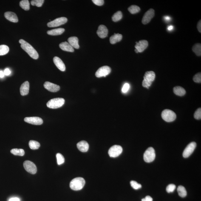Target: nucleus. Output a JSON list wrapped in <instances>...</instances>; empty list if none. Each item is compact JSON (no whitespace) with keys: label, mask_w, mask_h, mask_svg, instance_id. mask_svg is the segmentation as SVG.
<instances>
[{"label":"nucleus","mask_w":201,"mask_h":201,"mask_svg":"<svg viewBox=\"0 0 201 201\" xmlns=\"http://www.w3.org/2000/svg\"><path fill=\"white\" fill-rule=\"evenodd\" d=\"M178 193L179 195L182 197H186L187 195V192L184 187L182 185H180L177 188Z\"/></svg>","instance_id":"cd10ccee"},{"label":"nucleus","mask_w":201,"mask_h":201,"mask_svg":"<svg viewBox=\"0 0 201 201\" xmlns=\"http://www.w3.org/2000/svg\"><path fill=\"white\" fill-rule=\"evenodd\" d=\"M196 147L195 142H192L185 148L183 152V157L185 158L189 157L194 152Z\"/></svg>","instance_id":"9b49d317"},{"label":"nucleus","mask_w":201,"mask_h":201,"mask_svg":"<svg viewBox=\"0 0 201 201\" xmlns=\"http://www.w3.org/2000/svg\"><path fill=\"white\" fill-rule=\"evenodd\" d=\"M4 16L7 20L12 22L16 23L18 22V19L16 15L14 12H7L4 14Z\"/></svg>","instance_id":"f3484780"},{"label":"nucleus","mask_w":201,"mask_h":201,"mask_svg":"<svg viewBox=\"0 0 201 201\" xmlns=\"http://www.w3.org/2000/svg\"><path fill=\"white\" fill-rule=\"evenodd\" d=\"M164 20L166 21H169L171 20V18L169 16H165L164 17Z\"/></svg>","instance_id":"de8ad7c7"},{"label":"nucleus","mask_w":201,"mask_h":201,"mask_svg":"<svg viewBox=\"0 0 201 201\" xmlns=\"http://www.w3.org/2000/svg\"><path fill=\"white\" fill-rule=\"evenodd\" d=\"M111 72V68L108 66H104L100 68L95 73L96 76L97 78L106 77L109 75Z\"/></svg>","instance_id":"9d476101"},{"label":"nucleus","mask_w":201,"mask_h":201,"mask_svg":"<svg viewBox=\"0 0 201 201\" xmlns=\"http://www.w3.org/2000/svg\"><path fill=\"white\" fill-rule=\"evenodd\" d=\"M175 94L179 96H183L186 93V91L183 88L180 86L175 87L173 89Z\"/></svg>","instance_id":"393cba45"},{"label":"nucleus","mask_w":201,"mask_h":201,"mask_svg":"<svg viewBox=\"0 0 201 201\" xmlns=\"http://www.w3.org/2000/svg\"><path fill=\"white\" fill-rule=\"evenodd\" d=\"M123 15L121 11H118L114 14L112 16V21L115 22L120 21L122 19Z\"/></svg>","instance_id":"2f4dec72"},{"label":"nucleus","mask_w":201,"mask_h":201,"mask_svg":"<svg viewBox=\"0 0 201 201\" xmlns=\"http://www.w3.org/2000/svg\"><path fill=\"white\" fill-rule=\"evenodd\" d=\"M92 1L96 5L98 6H102L104 4L103 0H92Z\"/></svg>","instance_id":"a19ab883"},{"label":"nucleus","mask_w":201,"mask_h":201,"mask_svg":"<svg viewBox=\"0 0 201 201\" xmlns=\"http://www.w3.org/2000/svg\"><path fill=\"white\" fill-rule=\"evenodd\" d=\"M122 38L123 36L121 34L114 33L113 35L110 37V41L111 44H115L121 41Z\"/></svg>","instance_id":"5701e85b"},{"label":"nucleus","mask_w":201,"mask_h":201,"mask_svg":"<svg viewBox=\"0 0 201 201\" xmlns=\"http://www.w3.org/2000/svg\"><path fill=\"white\" fill-rule=\"evenodd\" d=\"M10 49L7 45H1L0 46V56H3L6 55L9 52Z\"/></svg>","instance_id":"7c9ffc66"},{"label":"nucleus","mask_w":201,"mask_h":201,"mask_svg":"<svg viewBox=\"0 0 201 201\" xmlns=\"http://www.w3.org/2000/svg\"><path fill=\"white\" fill-rule=\"evenodd\" d=\"M29 145L30 149L32 150L38 149L40 146L39 142L33 140H30L29 142Z\"/></svg>","instance_id":"c85d7f7f"},{"label":"nucleus","mask_w":201,"mask_h":201,"mask_svg":"<svg viewBox=\"0 0 201 201\" xmlns=\"http://www.w3.org/2000/svg\"><path fill=\"white\" fill-rule=\"evenodd\" d=\"M44 1V0H33L31 1V4L32 6H35L37 7H40L42 6Z\"/></svg>","instance_id":"f704fd0d"},{"label":"nucleus","mask_w":201,"mask_h":201,"mask_svg":"<svg viewBox=\"0 0 201 201\" xmlns=\"http://www.w3.org/2000/svg\"><path fill=\"white\" fill-rule=\"evenodd\" d=\"M30 84L28 81L25 82L21 85L20 87V91L21 95L25 96L27 95L29 93Z\"/></svg>","instance_id":"aec40b11"},{"label":"nucleus","mask_w":201,"mask_h":201,"mask_svg":"<svg viewBox=\"0 0 201 201\" xmlns=\"http://www.w3.org/2000/svg\"><path fill=\"white\" fill-rule=\"evenodd\" d=\"M155 78V74L153 71H148L145 73L144 76V80L142 82L143 87L149 89Z\"/></svg>","instance_id":"7ed1b4c3"},{"label":"nucleus","mask_w":201,"mask_h":201,"mask_svg":"<svg viewBox=\"0 0 201 201\" xmlns=\"http://www.w3.org/2000/svg\"><path fill=\"white\" fill-rule=\"evenodd\" d=\"M136 45L135 47L138 51L139 52H143L148 46V42L147 40H141L139 42H136Z\"/></svg>","instance_id":"4468645a"},{"label":"nucleus","mask_w":201,"mask_h":201,"mask_svg":"<svg viewBox=\"0 0 201 201\" xmlns=\"http://www.w3.org/2000/svg\"><path fill=\"white\" fill-rule=\"evenodd\" d=\"M4 75L6 76L10 75L11 74V71L9 68H6L4 71Z\"/></svg>","instance_id":"37998d69"},{"label":"nucleus","mask_w":201,"mask_h":201,"mask_svg":"<svg viewBox=\"0 0 201 201\" xmlns=\"http://www.w3.org/2000/svg\"><path fill=\"white\" fill-rule=\"evenodd\" d=\"M194 118L197 120H200L201 119V109L199 108L195 112L194 114Z\"/></svg>","instance_id":"58836bf2"},{"label":"nucleus","mask_w":201,"mask_h":201,"mask_svg":"<svg viewBox=\"0 0 201 201\" xmlns=\"http://www.w3.org/2000/svg\"><path fill=\"white\" fill-rule=\"evenodd\" d=\"M30 3L28 0H22L20 2V6L22 8L25 10H30Z\"/></svg>","instance_id":"a878e982"},{"label":"nucleus","mask_w":201,"mask_h":201,"mask_svg":"<svg viewBox=\"0 0 201 201\" xmlns=\"http://www.w3.org/2000/svg\"><path fill=\"white\" fill-rule=\"evenodd\" d=\"M193 52L197 56H200L201 55V44L200 43H197L193 46L192 48Z\"/></svg>","instance_id":"bb28decb"},{"label":"nucleus","mask_w":201,"mask_h":201,"mask_svg":"<svg viewBox=\"0 0 201 201\" xmlns=\"http://www.w3.org/2000/svg\"><path fill=\"white\" fill-rule=\"evenodd\" d=\"M130 184L131 186L135 190H138L142 188V185L140 184L137 183L136 181H131Z\"/></svg>","instance_id":"c9c22d12"},{"label":"nucleus","mask_w":201,"mask_h":201,"mask_svg":"<svg viewBox=\"0 0 201 201\" xmlns=\"http://www.w3.org/2000/svg\"><path fill=\"white\" fill-rule=\"evenodd\" d=\"M44 86L45 88L51 92H58L60 89L59 86L49 82H46L44 83Z\"/></svg>","instance_id":"2eb2a0df"},{"label":"nucleus","mask_w":201,"mask_h":201,"mask_svg":"<svg viewBox=\"0 0 201 201\" xmlns=\"http://www.w3.org/2000/svg\"><path fill=\"white\" fill-rule=\"evenodd\" d=\"M140 7H139L138 6L135 5H131L128 8V10L131 14H133L138 13L139 12H140Z\"/></svg>","instance_id":"473e14b6"},{"label":"nucleus","mask_w":201,"mask_h":201,"mask_svg":"<svg viewBox=\"0 0 201 201\" xmlns=\"http://www.w3.org/2000/svg\"><path fill=\"white\" fill-rule=\"evenodd\" d=\"M197 29L199 32L201 33V20L197 24Z\"/></svg>","instance_id":"c03bdc74"},{"label":"nucleus","mask_w":201,"mask_h":201,"mask_svg":"<svg viewBox=\"0 0 201 201\" xmlns=\"http://www.w3.org/2000/svg\"><path fill=\"white\" fill-rule=\"evenodd\" d=\"M56 158L57 162L58 165H61L64 163V157L60 153H58L56 154Z\"/></svg>","instance_id":"72a5a7b5"},{"label":"nucleus","mask_w":201,"mask_h":201,"mask_svg":"<svg viewBox=\"0 0 201 201\" xmlns=\"http://www.w3.org/2000/svg\"><path fill=\"white\" fill-rule=\"evenodd\" d=\"M167 28L168 30L171 31L172 30L173 28V27L172 26H168Z\"/></svg>","instance_id":"09e8293b"},{"label":"nucleus","mask_w":201,"mask_h":201,"mask_svg":"<svg viewBox=\"0 0 201 201\" xmlns=\"http://www.w3.org/2000/svg\"><path fill=\"white\" fill-rule=\"evenodd\" d=\"M193 81L196 83H201V74L198 73L194 76L193 78Z\"/></svg>","instance_id":"4c0bfd02"},{"label":"nucleus","mask_w":201,"mask_h":201,"mask_svg":"<svg viewBox=\"0 0 201 201\" xmlns=\"http://www.w3.org/2000/svg\"><path fill=\"white\" fill-rule=\"evenodd\" d=\"M10 152L15 155L23 156L24 155L25 152L21 149H13L10 151Z\"/></svg>","instance_id":"c756f323"},{"label":"nucleus","mask_w":201,"mask_h":201,"mask_svg":"<svg viewBox=\"0 0 201 201\" xmlns=\"http://www.w3.org/2000/svg\"><path fill=\"white\" fill-rule=\"evenodd\" d=\"M24 121L31 124L40 125L43 123L42 119L39 117H27L24 118Z\"/></svg>","instance_id":"ddd939ff"},{"label":"nucleus","mask_w":201,"mask_h":201,"mask_svg":"<svg viewBox=\"0 0 201 201\" xmlns=\"http://www.w3.org/2000/svg\"><path fill=\"white\" fill-rule=\"evenodd\" d=\"M59 47L62 50L66 52H73L74 51V48L67 42L65 41L60 43Z\"/></svg>","instance_id":"412c9836"},{"label":"nucleus","mask_w":201,"mask_h":201,"mask_svg":"<svg viewBox=\"0 0 201 201\" xmlns=\"http://www.w3.org/2000/svg\"><path fill=\"white\" fill-rule=\"evenodd\" d=\"M142 201H153V199L150 196H146L145 198L142 199Z\"/></svg>","instance_id":"79ce46f5"},{"label":"nucleus","mask_w":201,"mask_h":201,"mask_svg":"<svg viewBox=\"0 0 201 201\" xmlns=\"http://www.w3.org/2000/svg\"><path fill=\"white\" fill-rule=\"evenodd\" d=\"M130 88V85L129 83H126L124 85L122 89V92L124 93H126L129 91Z\"/></svg>","instance_id":"ea45409f"},{"label":"nucleus","mask_w":201,"mask_h":201,"mask_svg":"<svg viewBox=\"0 0 201 201\" xmlns=\"http://www.w3.org/2000/svg\"><path fill=\"white\" fill-rule=\"evenodd\" d=\"M19 43L21 44L22 48L27 52L31 58L34 59H38L39 55L37 51L31 45L22 39L20 40Z\"/></svg>","instance_id":"f257e3e1"},{"label":"nucleus","mask_w":201,"mask_h":201,"mask_svg":"<svg viewBox=\"0 0 201 201\" xmlns=\"http://www.w3.org/2000/svg\"><path fill=\"white\" fill-rule=\"evenodd\" d=\"M161 116L164 120L168 122L174 121L177 117L175 113L169 109H165L162 111Z\"/></svg>","instance_id":"39448f33"},{"label":"nucleus","mask_w":201,"mask_h":201,"mask_svg":"<svg viewBox=\"0 0 201 201\" xmlns=\"http://www.w3.org/2000/svg\"><path fill=\"white\" fill-rule=\"evenodd\" d=\"M68 41L69 44L75 49H79L80 46L78 44V39L77 37H72L68 39Z\"/></svg>","instance_id":"4be33fe9"},{"label":"nucleus","mask_w":201,"mask_h":201,"mask_svg":"<svg viewBox=\"0 0 201 201\" xmlns=\"http://www.w3.org/2000/svg\"><path fill=\"white\" fill-rule=\"evenodd\" d=\"M65 30L63 28H58L52 29L47 31L48 34L51 35H58L62 34L64 32Z\"/></svg>","instance_id":"b1692460"},{"label":"nucleus","mask_w":201,"mask_h":201,"mask_svg":"<svg viewBox=\"0 0 201 201\" xmlns=\"http://www.w3.org/2000/svg\"><path fill=\"white\" fill-rule=\"evenodd\" d=\"M123 152V148L120 145H114L109 149V154L111 157H118Z\"/></svg>","instance_id":"0eeeda50"},{"label":"nucleus","mask_w":201,"mask_h":201,"mask_svg":"<svg viewBox=\"0 0 201 201\" xmlns=\"http://www.w3.org/2000/svg\"><path fill=\"white\" fill-rule=\"evenodd\" d=\"M108 30L106 26L101 25L98 27L97 34L100 38H104L107 36Z\"/></svg>","instance_id":"dca6fc26"},{"label":"nucleus","mask_w":201,"mask_h":201,"mask_svg":"<svg viewBox=\"0 0 201 201\" xmlns=\"http://www.w3.org/2000/svg\"><path fill=\"white\" fill-rule=\"evenodd\" d=\"M85 184H86V181L83 178H75L71 181L70 187L71 189L74 190H80L82 189Z\"/></svg>","instance_id":"f03ea898"},{"label":"nucleus","mask_w":201,"mask_h":201,"mask_svg":"<svg viewBox=\"0 0 201 201\" xmlns=\"http://www.w3.org/2000/svg\"><path fill=\"white\" fill-rule=\"evenodd\" d=\"M176 188V185L174 184H170L166 187V190L168 193H172Z\"/></svg>","instance_id":"e433bc0d"},{"label":"nucleus","mask_w":201,"mask_h":201,"mask_svg":"<svg viewBox=\"0 0 201 201\" xmlns=\"http://www.w3.org/2000/svg\"><path fill=\"white\" fill-rule=\"evenodd\" d=\"M155 157V151L154 148L149 147L145 151L144 154V160L147 163H150L154 160Z\"/></svg>","instance_id":"423d86ee"},{"label":"nucleus","mask_w":201,"mask_h":201,"mask_svg":"<svg viewBox=\"0 0 201 201\" xmlns=\"http://www.w3.org/2000/svg\"><path fill=\"white\" fill-rule=\"evenodd\" d=\"M65 100L61 98L52 99L49 100L47 103L48 107L51 109H56L62 107L64 104Z\"/></svg>","instance_id":"20e7f679"},{"label":"nucleus","mask_w":201,"mask_h":201,"mask_svg":"<svg viewBox=\"0 0 201 201\" xmlns=\"http://www.w3.org/2000/svg\"><path fill=\"white\" fill-rule=\"evenodd\" d=\"M154 15V9H150L145 13L142 20V23L143 24L149 23Z\"/></svg>","instance_id":"f8f14e48"},{"label":"nucleus","mask_w":201,"mask_h":201,"mask_svg":"<svg viewBox=\"0 0 201 201\" xmlns=\"http://www.w3.org/2000/svg\"><path fill=\"white\" fill-rule=\"evenodd\" d=\"M68 21L67 18L64 17L58 18L47 23V25L49 27H58L65 24Z\"/></svg>","instance_id":"1a4fd4ad"},{"label":"nucleus","mask_w":201,"mask_h":201,"mask_svg":"<svg viewBox=\"0 0 201 201\" xmlns=\"http://www.w3.org/2000/svg\"><path fill=\"white\" fill-rule=\"evenodd\" d=\"M77 148L82 152H85L88 150L89 145L87 142L86 141H81L78 142L77 144Z\"/></svg>","instance_id":"6ab92c4d"},{"label":"nucleus","mask_w":201,"mask_h":201,"mask_svg":"<svg viewBox=\"0 0 201 201\" xmlns=\"http://www.w3.org/2000/svg\"><path fill=\"white\" fill-rule=\"evenodd\" d=\"M26 170L32 174H36L37 168L34 164L30 160H26L23 164Z\"/></svg>","instance_id":"6e6552de"},{"label":"nucleus","mask_w":201,"mask_h":201,"mask_svg":"<svg viewBox=\"0 0 201 201\" xmlns=\"http://www.w3.org/2000/svg\"><path fill=\"white\" fill-rule=\"evenodd\" d=\"M9 201H20V199L17 197H14L10 199Z\"/></svg>","instance_id":"a18cd8bd"},{"label":"nucleus","mask_w":201,"mask_h":201,"mask_svg":"<svg viewBox=\"0 0 201 201\" xmlns=\"http://www.w3.org/2000/svg\"><path fill=\"white\" fill-rule=\"evenodd\" d=\"M53 62L55 65L62 71H64L66 70L65 64L62 60L58 57H55L53 58Z\"/></svg>","instance_id":"a211bd4d"},{"label":"nucleus","mask_w":201,"mask_h":201,"mask_svg":"<svg viewBox=\"0 0 201 201\" xmlns=\"http://www.w3.org/2000/svg\"><path fill=\"white\" fill-rule=\"evenodd\" d=\"M4 75H4V72H3V71L0 70V78H4Z\"/></svg>","instance_id":"49530a36"},{"label":"nucleus","mask_w":201,"mask_h":201,"mask_svg":"<svg viewBox=\"0 0 201 201\" xmlns=\"http://www.w3.org/2000/svg\"><path fill=\"white\" fill-rule=\"evenodd\" d=\"M135 52H136V53H138V52H139L138 51H137V49H136L135 50Z\"/></svg>","instance_id":"8fccbe9b"}]
</instances>
